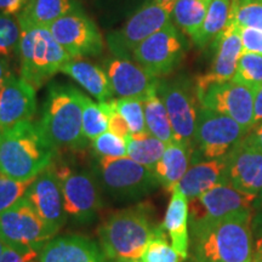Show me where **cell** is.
Returning a JSON list of instances; mask_svg holds the SVG:
<instances>
[{
	"label": "cell",
	"instance_id": "6da1fadb",
	"mask_svg": "<svg viewBox=\"0 0 262 262\" xmlns=\"http://www.w3.org/2000/svg\"><path fill=\"white\" fill-rule=\"evenodd\" d=\"M253 210L189 225L192 262L253 261Z\"/></svg>",
	"mask_w": 262,
	"mask_h": 262
},
{
	"label": "cell",
	"instance_id": "7a4b0ae2",
	"mask_svg": "<svg viewBox=\"0 0 262 262\" xmlns=\"http://www.w3.org/2000/svg\"><path fill=\"white\" fill-rule=\"evenodd\" d=\"M56 152L39 122L25 120L2 131L0 172L16 181H31L50 165Z\"/></svg>",
	"mask_w": 262,
	"mask_h": 262
},
{
	"label": "cell",
	"instance_id": "3957f363",
	"mask_svg": "<svg viewBox=\"0 0 262 262\" xmlns=\"http://www.w3.org/2000/svg\"><path fill=\"white\" fill-rule=\"evenodd\" d=\"M81 96L83 93L73 85L55 83L49 86L39 124L57 150H79L88 145L83 131Z\"/></svg>",
	"mask_w": 262,
	"mask_h": 262
},
{
	"label": "cell",
	"instance_id": "277c9868",
	"mask_svg": "<svg viewBox=\"0 0 262 262\" xmlns=\"http://www.w3.org/2000/svg\"><path fill=\"white\" fill-rule=\"evenodd\" d=\"M162 228L163 225H153L142 205H137L111 215L98 227L97 234L104 256L111 260L141 258Z\"/></svg>",
	"mask_w": 262,
	"mask_h": 262
},
{
	"label": "cell",
	"instance_id": "5b68a950",
	"mask_svg": "<svg viewBox=\"0 0 262 262\" xmlns=\"http://www.w3.org/2000/svg\"><path fill=\"white\" fill-rule=\"evenodd\" d=\"M19 77L39 89L71 60L67 51L52 37L50 29L19 26Z\"/></svg>",
	"mask_w": 262,
	"mask_h": 262
},
{
	"label": "cell",
	"instance_id": "8992f818",
	"mask_svg": "<svg viewBox=\"0 0 262 262\" xmlns=\"http://www.w3.org/2000/svg\"><path fill=\"white\" fill-rule=\"evenodd\" d=\"M55 233L42 221L27 198L0 212V239L21 254H39Z\"/></svg>",
	"mask_w": 262,
	"mask_h": 262
},
{
	"label": "cell",
	"instance_id": "52a82bcc",
	"mask_svg": "<svg viewBox=\"0 0 262 262\" xmlns=\"http://www.w3.org/2000/svg\"><path fill=\"white\" fill-rule=\"evenodd\" d=\"M97 178L103 191L117 201H136L160 185L152 170L127 156L98 159Z\"/></svg>",
	"mask_w": 262,
	"mask_h": 262
},
{
	"label": "cell",
	"instance_id": "ba28073f",
	"mask_svg": "<svg viewBox=\"0 0 262 262\" xmlns=\"http://www.w3.org/2000/svg\"><path fill=\"white\" fill-rule=\"evenodd\" d=\"M249 133L234 119L208 108L201 107L196 118L193 140V163L201 160L225 158Z\"/></svg>",
	"mask_w": 262,
	"mask_h": 262
},
{
	"label": "cell",
	"instance_id": "9c48e42d",
	"mask_svg": "<svg viewBox=\"0 0 262 262\" xmlns=\"http://www.w3.org/2000/svg\"><path fill=\"white\" fill-rule=\"evenodd\" d=\"M52 165L60 180L67 216L83 224L94 220L102 208V187L97 176L86 170H72L54 163Z\"/></svg>",
	"mask_w": 262,
	"mask_h": 262
},
{
	"label": "cell",
	"instance_id": "30bf717a",
	"mask_svg": "<svg viewBox=\"0 0 262 262\" xmlns=\"http://www.w3.org/2000/svg\"><path fill=\"white\" fill-rule=\"evenodd\" d=\"M169 24H171V12L150 2L137 10L122 28L108 34V48L116 57L130 60L141 42Z\"/></svg>",
	"mask_w": 262,
	"mask_h": 262
},
{
	"label": "cell",
	"instance_id": "8fae6325",
	"mask_svg": "<svg viewBox=\"0 0 262 262\" xmlns=\"http://www.w3.org/2000/svg\"><path fill=\"white\" fill-rule=\"evenodd\" d=\"M49 29L72 58L96 56L103 50L102 35L80 6L55 21Z\"/></svg>",
	"mask_w": 262,
	"mask_h": 262
},
{
	"label": "cell",
	"instance_id": "7c38bea8",
	"mask_svg": "<svg viewBox=\"0 0 262 262\" xmlns=\"http://www.w3.org/2000/svg\"><path fill=\"white\" fill-rule=\"evenodd\" d=\"M182 57V39L172 22L143 40L133 54V60L156 78L171 73Z\"/></svg>",
	"mask_w": 262,
	"mask_h": 262
},
{
	"label": "cell",
	"instance_id": "4fadbf2b",
	"mask_svg": "<svg viewBox=\"0 0 262 262\" xmlns=\"http://www.w3.org/2000/svg\"><path fill=\"white\" fill-rule=\"evenodd\" d=\"M257 194H248L229 183H222L188 202L189 225L221 220L227 216L251 211Z\"/></svg>",
	"mask_w": 262,
	"mask_h": 262
},
{
	"label": "cell",
	"instance_id": "5bb4252c",
	"mask_svg": "<svg viewBox=\"0 0 262 262\" xmlns=\"http://www.w3.org/2000/svg\"><path fill=\"white\" fill-rule=\"evenodd\" d=\"M158 95L168 112L173 140L193 148L199 110L191 86L185 80H160Z\"/></svg>",
	"mask_w": 262,
	"mask_h": 262
},
{
	"label": "cell",
	"instance_id": "9a60e30c",
	"mask_svg": "<svg viewBox=\"0 0 262 262\" xmlns=\"http://www.w3.org/2000/svg\"><path fill=\"white\" fill-rule=\"evenodd\" d=\"M202 107L225 114L250 131L254 123V89L233 80L212 84L196 95Z\"/></svg>",
	"mask_w": 262,
	"mask_h": 262
},
{
	"label": "cell",
	"instance_id": "2e32d148",
	"mask_svg": "<svg viewBox=\"0 0 262 262\" xmlns=\"http://www.w3.org/2000/svg\"><path fill=\"white\" fill-rule=\"evenodd\" d=\"M25 196L55 234L63 227L67 214L60 180L52 163L33 180Z\"/></svg>",
	"mask_w": 262,
	"mask_h": 262
},
{
	"label": "cell",
	"instance_id": "e0dca14e",
	"mask_svg": "<svg viewBox=\"0 0 262 262\" xmlns=\"http://www.w3.org/2000/svg\"><path fill=\"white\" fill-rule=\"evenodd\" d=\"M212 44L215 47V57L210 70L196 79V95L202 94L212 84L225 83L233 79L239 57L243 54L239 26L229 19L227 27Z\"/></svg>",
	"mask_w": 262,
	"mask_h": 262
},
{
	"label": "cell",
	"instance_id": "ac0fdd59",
	"mask_svg": "<svg viewBox=\"0 0 262 262\" xmlns=\"http://www.w3.org/2000/svg\"><path fill=\"white\" fill-rule=\"evenodd\" d=\"M227 180L238 191L258 194L262 189V149L245 135L226 156Z\"/></svg>",
	"mask_w": 262,
	"mask_h": 262
},
{
	"label": "cell",
	"instance_id": "d6986e66",
	"mask_svg": "<svg viewBox=\"0 0 262 262\" xmlns=\"http://www.w3.org/2000/svg\"><path fill=\"white\" fill-rule=\"evenodd\" d=\"M104 70L113 94L120 98L145 101L152 94L158 93L159 78L150 75L140 64L129 58H111L104 66Z\"/></svg>",
	"mask_w": 262,
	"mask_h": 262
},
{
	"label": "cell",
	"instance_id": "ffe728a7",
	"mask_svg": "<svg viewBox=\"0 0 262 262\" xmlns=\"http://www.w3.org/2000/svg\"><path fill=\"white\" fill-rule=\"evenodd\" d=\"M35 111V89L21 77L11 73L0 93V130L25 120H33Z\"/></svg>",
	"mask_w": 262,
	"mask_h": 262
},
{
	"label": "cell",
	"instance_id": "44dd1931",
	"mask_svg": "<svg viewBox=\"0 0 262 262\" xmlns=\"http://www.w3.org/2000/svg\"><path fill=\"white\" fill-rule=\"evenodd\" d=\"M39 262H106L95 242L81 235L52 238L39 253Z\"/></svg>",
	"mask_w": 262,
	"mask_h": 262
},
{
	"label": "cell",
	"instance_id": "7402d4cb",
	"mask_svg": "<svg viewBox=\"0 0 262 262\" xmlns=\"http://www.w3.org/2000/svg\"><path fill=\"white\" fill-rule=\"evenodd\" d=\"M222 183H228L226 157L193 163L176 187L189 202Z\"/></svg>",
	"mask_w": 262,
	"mask_h": 262
},
{
	"label": "cell",
	"instance_id": "603a6c76",
	"mask_svg": "<svg viewBox=\"0 0 262 262\" xmlns=\"http://www.w3.org/2000/svg\"><path fill=\"white\" fill-rule=\"evenodd\" d=\"M189 206L188 199L178 187L173 188L163 227L171 241L172 248L182 258H187L189 253Z\"/></svg>",
	"mask_w": 262,
	"mask_h": 262
},
{
	"label": "cell",
	"instance_id": "cb8c5ba5",
	"mask_svg": "<svg viewBox=\"0 0 262 262\" xmlns=\"http://www.w3.org/2000/svg\"><path fill=\"white\" fill-rule=\"evenodd\" d=\"M61 72L77 81L84 90L96 98L98 102L110 101L113 96V90L106 71L93 62L81 57L71 58L62 67Z\"/></svg>",
	"mask_w": 262,
	"mask_h": 262
},
{
	"label": "cell",
	"instance_id": "d4e9b609",
	"mask_svg": "<svg viewBox=\"0 0 262 262\" xmlns=\"http://www.w3.org/2000/svg\"><path fill=\"white\" fill-rule=\"evenodd\" d=\"M193 148L173 140L166 145L165 152L156 165L155 172L157 180L166 191L172 192L179 185L192 160Z\"/></svg>",
	"mask_w": 262,
	"mask_h": 262
},
{
	"label": "cell",
	"instance_id": "484cf974",
	"mask_svg": "<svg viewBox=\"0 0 262 262\" xmlns=\"http://www.w3.org/2000/svg\"><path fill=\"white\" fill-rule=\"evenodd\" d=\"M73 0H28L22 12L17 15L19 26L49 28L62 16L78 8Z\"/></svg>",
	"mask_w": 262,
	"mask_h": 262
},
{
	"label": "cell",
	"instance_id": "4316f807",
	"mask_svg": "<svg viewBox=\"0 0 262 262\" xmlns=\"http://www.w3.org/2000/svg\"><path fill=\"white\" fill-rule=\"evenodd\" d=\"M210 2L211 0H176L173 5L171 14L173 22L193 41L198 38Z\"/></svg>",
	"mask_w": 262,
	"mask_h": 262
},
{
	"label": "cell",
	"instance_id": "83f0119b",
	"mask_svg": "<svg viewBox=\"0 0 262 262\" xmlns=\"http://www.w3.org/2000/svg\"><path fill=\"white\" fill-rule=\"evenodd\" d=\"M126 145L127 157L152 171L166 148V143L149 133L131 134L126 139Z\"/></svg>",
	"mask_w": 262,
	"mask_h": 262
},
{
	"label": "cell",
	"instance_id": "f1b7e54d",
	"mask_svg": "<svg viewBox=\"0 0 262 262\" xmlns=\"http://www.w3.org/2000/svg\"><path fill=\"white\" fill-rule=\"evenodd\" d=\"M231 10L232 0H211L201 32L194 41L196 47L205 48L219 38L227 27L231 18Z\"/></svg>",
	"mask_w": 262,
	"mask_h": 262
},
{
	"label": "cell",
	"instance_id": "f546056e",
	"mask_svg": "<svg viewBox=\"0 0 262 262\" xmlns=\"http://www.w3.org/2000/svg\"><path fill=\"white\" fill-rule=\"evenodd\" d=\"M147 130L152 136L163 141L164 143L172 142L173 131L168 112L158 93L152 94L143 101Z\"/></svg>",
	"mask_w": 262,
	"mask_h": 262
},
{
	"label": "cell",
	"instance_id": "4dcf8cb0",
	"mask_svg": "<svg viewBox=\"0 0 262 262\" xmlns=\"http://www.w3.org/2000/svg\"><path fill=\"white\" fill-rule=\"evenodd\" d=\"M83 106V131L88 140L94 141L108 131V116L102 102H94L90 97L81 96Z\"/></svg>",
	"mask_w": 262,
	"mask_h": 262
},
{
	"label": "cell",
	"instance_id": "1f68e13d",
	"mask_svg": "<svg viewBox=\"0 0 262 262\" xmlns=\"http://www.w3.org/2000/svg\"><path fill=\"white\" fill-rule=\"evenodd\" d=\"M229 19L239 27L262 31V0H232Z\"/></svg>",
	"mask_w": 262,
	"mask_h": 262
},
{
	"label": "cell",
	"instance_id": "d6a6232c",
	"mask_svg": "<svg viewBox=\"0 0 262 262\" xmlns=\"http://www.w3.org/2000/svg\"><path fill=\"white\" fill-rule=\"evenodd\" d=\"M255 89L262 85V56L253 52H243L239 57L237 71L232 79Z\"/></svg>",
	"mask_w": 262,
	"mask_h": 262
},
{
	"label": "cell",
	"instance_id": "836d02e7",
	"mask_svg": "<svg viewBox=\"0 0 262 262\" xmlns=\"http://www.w3.org/2000/svg\"><path fill=\"white\" fill-rule=\"evenodd\" d=\"M116 107L129 125L131 134L148 133L145 119L143 101L135 98H119L116 100Z\"/></svg>",
	"mask_w": 262,
	"mask_h": 262
},
{
	"label": "cell",
	"instance_id": "e575fe53",
	"mask_svg": "<svg viewBox=\"0 0 262 262\" xmlns=\"http://www.w3.org/2000/svg\"><path fill=\"white\" fill-rule=\"evenodd\" d=\"M183 260L185 258L180 256L172 245H170L166 241L164 227L149 242L148 247L141 257L142 262H183Z\"/></svg>",
	"mask_w": 262,
	"mask_h": 262
},
{
	"label": "cell",
	"instance_id": "d590c367",
	"mask_svg": "<svg viewBox=\"0 0 262 262\" xmlns=\"http://www.w3.org/2000/svg\"><path fill=\"white\" fill-rule=\"evenodd\" d=\"M21 27L14 16L0 12V57H9L18 51Z\"/></svg>",
	"mask_w": 262,
	"mask_h": 262
},
{
	"label": "cell",
	"instance_id": "8d00e7d4",
	"mask_svg": "<svg viewBox=\"0 0 262 262\" xmlns=\"http://www.w3.org/2000/svg\"><path fill=\"white\" fill-rule=\"evenodd\" d=\"M93 149L98 158H120L127 156L126 140L111 131L101 134L93 141Z\"/></svg>",
	"mask_w": 262,
	"mask_h": 262
},
{
	"label": "cell",
	"instance_id": "74e56055",
	"mask_svg": "<svg viewBox=\"0 0 262 262\" xmlns=\"http://www.w3.org/2000/svg\"><path fill=\"white\" fill-rule=\"evenodd\" d=\"M31 181H16L0 172V212L11 208L26 195Z\"/></svg>",
	"mask_w": 262,
	"mask_h": 262
},
{
	"label": "cell",
	"instance_id": "f35d334b",
	"mask_svg": "<svg viewBox=\"0 0 262 262\" xmlns=\"http://www.w3.org/2000/svg\"><path fill=\"white\" fill-rule=\"evenodd\" d=\"M104 110H106L108 116V131L114 134V135L122 137L126 140L131 135V130L127 125L126 120L124 117L118 112L116 107V100H110L102 102Z\"/></svg>",
	"mask_w": 262,
	"mask_h": 262
},
{
	"label": "cell",
	"instance_id": "ab89813d",
	"mask_svg": "<svg viewBox=\"0 0 262 262\" xmlns=\"http://www.w3.org/2000/svg\"><path fill=\"white\" fill-rule=\"evenodd\" d=\"M243 52H253L262 56V31L254 28L239 27Z\"/></svg>",
	"mask_w": 262,
	"mask_h": 262
},
{
	"label": "cell",
	"instance_id": "60d3db41",
	"mask_svg": "<svg viewBox=\"0 0 262 262\" xmlns=\"http://www.w3.org/2000/svg\"><path fill=\"white\" fill-rule=\"evenodd\" d=\"M0 262H39V254H21L4 245Z\"/></svg>",
	"mask_w": 262,
	"mask_h": 262
},
{
	"label": "cell",
	"instance_id": "b9f144b4",
	"mask_svg": "<svg viewBox=\"0 0 262 262\" xmlns=\"http://www.w3.org/2000/svg\"><path fill=\"white\" fill-rule=\"evenodd\" d=\"M28 0H0V12L5 15H19Z\"/></svg>",
	"mask_w": 262,
	"mask_h": 262
},
{
	"label": "cell",
	"instance_id": "7bdbcfd3",
	"mask_svg": "<svg viewBox=\"0 0 262 262\" xmlns=\"http://www.w3.org/2000/svg\"><path fill=\"white\" fill-rule=\"evenodd\" d=\"M251 227L256 233L262 235V189L255 199L253 205V217H251Z\"/></svg>",
	"mask_w": 262,
	"mask_h": 262
},
{
	"label": "cell",
	"instance_id": "ee69618b",
	"mask_svg": "<svg viewBox=\"0 0 262 262\" xmlns=\"http://www.w3.org/2000/svg\"><path fill=\"white\" fill-rule=\"evenodd\" d=\"M262 122V85L254 89V123Z\"/></svg>",
	"mask_w": 262,
	"mask_h": 262
},
{
	"label": "cell",
	"instance_id": "f6af8a7d",
	"mask_svg": "<svg viewBox=\"0 0 262 262\" xmlns=\"http://www.w3.org/2000/svg\"><path fill=\"white\" fill-rule=\"evenodd\" d=\"M11 68H10L9 57H0V93L8 80V78L11 75Z\"/></svg>",
	"mask_w": 262,
	"mask_h": 262
},
{
	"label": "cell",
	"instance_id": "bcb514c9",
	"mask_svg": "<svg viewBox=\"0 0 262 262\" xmlns=\"http://www.w3.org/2000/svg\"><path fill=\"white\" fill-rule=\"evenodd\" d=\"M248 137L250 139L251 142H254L255 145L262 149V123L255 124L253 126V131L248 134Z\"/></svg>",
	"mask_w": 262,
	"mask_h": 262
},
{
	"label": "cell",
	"instance_id": "7dc6e473",
	"mask_svg": "<svg viewBox=\"0 0 262 262\" xmlns=\"http://www.w3.org/2000/svg\"><path fill=\"white\" fill-rule=\"evenodd\" d=\"M253 262H262V235L256 242V249H255Z\"/></svg>",
	"mask_w": 262,
	"mask_h": 262
},
{
	"label": "cell",
	"instance_id": "c3c4849f",
	"mask_svg": "<svg viewBox=\"0 0 262 262\" xmlns=\"http://www.w3.org/2000/svg\"><path fill=\"white\" fill-rule=\"evenodd\" d=\"M153 2H155L156 4L162 5L163 8L169 10V11L172 14V9H173V5H175L176 0H153Z\"/></svg>",
	"mask_w": 262,
	"mask_h": 262
},
{
	"label": "cell",
	"instance_id": "681fc988",
	"mask_svg": "<svg viewBox=\"0 0 262 262\" xmlns=\"http://www.w3.org/2000/svg\"><path fill=\"white\" fill-rule=\"evenodd\" d=\"M113 262H142L139 258H117Z\"/></svg>",
	"mask_w": 262,
	"mask_h": 262
},
{
	"label": "cell",
	"instance_id": "f907efd6",
	"mask_svg": "<svg viewBox=\"0 0 262 262\" xmlns=\"http://www.w3.org/2000/svg\"><path fill=\"white\" fill-rule=\"evenodd\" d=\"M3 250H4V243H3V242H2V239H0V258H2Z\"/></svg>",
	"mask_w": 262,
	"mask_h": 262
},
{
	"label": "cell",
	"instance_id": "816d5d0a",
	"mask_svg": "<svg viewBox=\"0 0 262 262\" xmlns=\"http://www.w3.org/2000/svg\"><path fill=\"white\" fill-rule=\"evenodd\" d=\"M0 141H2V130H0Z\"/></svg>",
	"mask_w": 262,
	"mask_h": 262
}]
</instances>
